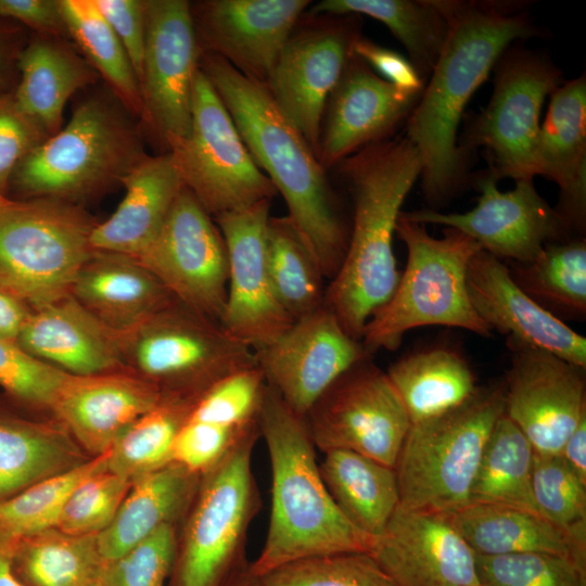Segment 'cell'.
Instances as JSON below:
<instances>
[{"label": "cell", "mask_w": 586, "mask_h": 586, "mask_svg": "<svg viewBox=\"0 0 586 586\" xmlns=\"http://www.w3.org/2000/svg\"><path fill=\"white\" fill-rule=\"evenodd\" d=\"M194 402L162 397L136 419L110 448L107 469L131 482L171 462L175 437Z\"/></svg>", "instance_id": "cell-42"}, {"label": "cell", "mask_w": 586, "mask_h": 586, "mask_svg": "<svg viewBox=\"0 0 586 586\" xmlns=\"http://www.w3.org/2000/svg\"><path fill=\"white\" fill-rule=\"evenodd\" d=\"M421 93L396 88L353 53L326 104L320 165L328 171L360 149L391 138Z\"/></svg>", "instance_id": "cell-23"}, {"label": "cell", "mask_w": 586, "mask_h": 586, "mask_svg": "<svg viewBox=\"0 0 586 586\" xmlns=\"http://www.w3.org/2000/svg\"><path fill=\"white\" fill-rule=\"evenodd\" d=\"M266 258L275 294L293 320L324 304L323 273L288 216H270Z\"/></svg>", "instance_id": "cell-41"}, {"label": "cell", "mask_w": 586, "mask_h": 586, "mask_svg": "<svg viewBox=\"0 0 586 586\" xmlns=\"http://www.w3.org/2000/svg\"><path fill=\"white\" fill-rule=\"evenodd\" d=\"M359 15L300 18L264 85L318 158L327 101L360 37Z\"/></svg>", "instance_id": "cell-14"}, {"label": "cell", "mask_w": 586, "mask_h": 586, "mask_svg": "<svg viewBox=\"0 0 586 586\" xmlns=\"http://www.w3.org/2000/svg\"><path fill=\"white\" fill-rule=\"evenodd\" d=\"M259 429L244 435L211 470L177 533L171 586H226L249 562L245 544L260 508L252 470Z\"/></svg>", "instance_id": "cell-8"}, {"label": "cell", "mask_w": 586, "mask_h": 586, "mask_svg": "<svg viewBox=\"0 0 586 586\" xmlns=\"http://www.w3.org/2000/svg\"><path fill=\"white\" fill-rule=\"evenodd\" d=\"M395 233L406 245L407 263L394 293L364 329L360 342L366 352L394 351L407 331L426 326L489 336L492 330L474 310L467 288L468 266L482 250L480 244L453 228L433 238L423 225L400 214Z\"/></svg>", "instance_id": "cell-6"}, {"label": "cell", "mask_w": 586, "mask_h": 586, "mask_svg": "<svg viewBox=\"0 0 586 586\" xmlns=\"http://www.w3.org/2000/svg\"><path fill=\"white\" fill-rule=\"evenodd\" d=\"M17 67L14 98L49 136L61 129L63 111L72 95L100 79L76 46L62 37L33 34Z\"/></svg>", "instance_id": "cell-30"}, {"label": "cell", "mask_w": 586, "mask_h": 586, "mask_svg": "<svg viewBox=\"0 0 586 586\" xmlns=\"http://www.w3.org/2000/svg\"><path fill=\"white\" fill-rule=\"evenodd\" d=\"M467 288L474 310L491 330L586 369L585 336L523 292L501 259L480 250L468 266Z\"/></svg>", "instance_id": "cell-24"}, {"label": "cell", "mask_w": 586, "mask_h": 586, "mask_svg": "<svg viewBox=\"0 0 586 586\" xmlns=\"http://www.w3.org/2000/svg\"><path fill=\"white\" fill-rule=\"evenodd\" d=\"M333 168L348 186L354 216L343 263L326 288L324 305L360 341L371 316L397 286L400 273L393 235L422 165L417 149L399 136L369 144Z\"/></svg>", "instance_id": "cell-3"}, {"label": "cell", "mask_w": 586, "mask_h": 586, "mask_svg": "<svg viewBox=\"0 0 586 586\" xmlns=\"http://www.w3.org/2000/svg\"><path fill=\"white\" fill-rule=\"evenodd\" d=\"M538 175L560 188L556 208L569 230H582L586 218V79L581 75L551 93L539 128Z\"/></svg>", "instance_id": "cell-27"}, {"label": "cell", "mask_w": 586, "mask_h": 586, "mask_svg": "<svg viewBox=\"0 0 586 586\" xmlns=\"http://www.w3.org/2000/svg\"><path fill=\"white\" fill-rule=\"evenodd\" d=\"M518 286L547 311L563 319L586 317V241L546 244L528 263H511Z\"/></svg>", "instance_id": "cell-38"}, {"label": "cell", "mask_w": 586, "mask_h": 586, "mask_svg": "<svg viewBox=\"0 0 586 586\" xmlns=\"http://www.w3.org/2000/svg\"><path fill=\"white\" fill-rule=\"evenodd\" d=\"M253 353L267 385L302 418L337 378L371 356L324 304Z\"/></svg>", "instance_id": "cell-18"}, {"label": "cell", "mask_w": 586, "mask_h": 586, "mask_svg": "<svg viewBox=\"0 0 586 586\" xmlns=\"http://www.w3.org/2000/svg\"><path fill=\"white\" fill-rule=\"evenodd\" d=\"M140 119L104 85L79 101L67 124L18 163L8 194L80 205L122 183L148 155Z\"/></svg>", "instance_id": "cell-5"}, {"label": "cell", "mask_w": 586, "mask_h": 586, "mask_svg": "<svg viewBox=\"0 0 586 586\" xmlns=\"http://www.w3.org/2000/svg\"><path fill=\"white\" fill-rule=\"evenodd\" d=\"M104 564L98 535L56 527L17 539L13 551V569L24 586H93Z\"/></svg>", "instance_id": "cell-37"}, {"label": "cell", "mask_w": 586, "mask_h": 586, "mask_svg": "<svg viewBox=\"0 0 586 586\" xmlns=\"http://www.w3.org/2000/svg\"><path fill=\"white\" fill-rule=\"evenodd\" d=\"M144 7L140 123L144 136L168 153L191 130L193 81L202 50L190 1L144 0Z\"/></svg>", "instance_id": "cell-15"}, {"label": "cell", "mask_w": 586, "mask_h": 586, "mask_svg": "<svg viewBox=\"0 0 586 586\" xmlns=\"http://www.w3.org/2000/svg\"><path fill=\"white\" fill-rule=\"evenodd\" d=\"M306 13L364 14L378 20L405 47L423 80L431 75L448 34L440 0H322Z\"/></svg>", "instance_id": "cell-36"}, {"label": "cell", "mask_w": 586, "mask_h": 586, "mask_svg": "<svg viewBox=\"0 0 586 586\" xmlns=\"http://www.w3.org/2000/svg\"><path fill=\"white\" fill-rule=\"evenodd\" d=\"M110 449L55 475L40 480L0 502V538L21 539L55 527L76 486L107 469Z\"/></svg>", "instance_id": "cell-43"}, {"label": "cell", "mask_w": 586, "mask_h": 586, "mask_svg": "<svg viewBox=\"0 0 586 586\" xmlns=\"http://www.w3.org/2000/svg\"><path fill=\"white\" fill-rule=\"evenodd\" d=\"M226 586H263V583L260 577L252 572L249 563Z\"/></svg>", "instance_id": "cell-60"}, {"label": "cell", "mask_w": 586, "mask_h": 586, "mask_svg": "<svg viewBox=\"0 0 586 586\" xmlns=\"http://www.w3.org/2000/svg\"><path fill=\"white\" fill-rule=\"evenodd\" d=\"M122 42L139 80L145 44L144 0H93Z\"/></svg>", "instance_id": "cell-53"}, {"label": "cell", "mask_w": 586, "mask_h": 586, "mask_svg": "<svg viewBox=\"0 0 586 586\" xmlns=\"http://www.w3.org/2000/svg\"><path fill=\"white\" fill-rule=\"evenodd\" d=\"M161 399L156 386L128 370L68 374L51 411L75 442L95 457Z\"/></svg>", "instance_id": "cell-25"}, {"label": "cell", "mask_w": 586, "mask_h": 586, "mask_svg": "<svg viewBox=\"0 0 586 586\" xmlns=\"http://www.w3.org/2000/svg\"><path fill=\"white\" fill-rule=\"evenodd\" d=\"M385 372L404 405L410 425L460 406L477 390L466 358L444 346L405 355Z\"/></svg>", "instance_id": "cell-34"}, {"label": "cell", "mask_w": 586, "mask_h": 586, "mask_svg": "<svg viewBox=\"0 0 586 586\" xmlns=\"http://www.w3.org/2000/svg\"><path fill=\"white\" fill-rule=\"evenodd\" d=\"M476 206L464 213H441L424 208L402 212L400 216L420 225H442L459 230L476 241L483 251L511 263H528L543 247L568 237L557 211L536 191L532 179L515 181L513 190L501 192L488 171L477 181Z\"/></svg>", "instance_id": "cell-17"}, {"label": "cell", "mask_w": 586, "mask_h": 586, "mask_svg": "<svg viewBox=\"0 0 586 586\" xmlns=\"http://www.w3.org/2000/svg\"><path fill=\"white\" fill-rule=\"evenodd\" d=\"M131 481L109 469L82 480L68 497L55 527L71 535H98L113 521Z\"/></svg>", "instance_id": "cell-47"}, {"label": "cell", "mask_w": 586, "mask_h": 586, "mask_svg": "<svg viewBox=\"0 0 586 586\" xmlns=\"http://www.w3.org/2000/svg\"><path fill=\"white\" fill-rule=\"evenodd\" d=\"M97 224L81 205L9 198L0 208V286L31 309L68 295L95 250L91 234Z\"/></svg>", "instance_id": "cell-9"}, {"label": "cell", "mask_w": 586, "mask_h": 586, "mask_svg": "<svg viewBox=\"0 0 586 586\" xmlns=\"http://www.w3.org/2000/svg\"><path fill=\"white\" fill-rule=\"evenodd\" d=\"M534 455L527 437L504 412L484 447L469 504L504 505L539 513L532 493Z\"/></svg>", "instance_id": "cell-39"}, {"label": "cell", "mask_w": 586, "mask_h": 586, "mask_svg": "<svg viewBox=\"0 0 586 586\" xmlns=\"http://www.w3.org/2000/svg\"><path fill=\"white\" fill-rule=\"evenodd\" d=\"M309 0H200L190 2L201 50L265 85Z\"/></svg>", "instance_id": "cell-21"}, {"label": "cell", "mask_w": 586, "mask_h": 586, "mask_svg": "<svg viewBox=\"0 0 586 586\" xmlns=\"http://www.w3.org/2000/svg\"><path fill=\"white\" fill-rule=\"evenodd\" d=\"M256 429L258 424L240 429L188 416L175 437L171 462L202 475L216 466L244 435Z\"/></svg>", "instance_id": "cell-51"}, {"label": "cell", "mask_w": 586, "mask_h": 586, "mask_svg": "<svg viewBox=\"0 0 586 586\" xmlns=\"http://www.w3.org/2000/svg\"><path fill=\"white\" fill-rule=\"evenodd\" d=\"M201 475L170 462L132 481L113 521L100 534L104 563L114 561L166 524L184 517Z\"/></svg>", "instance_id": "cell-31"}, {"label": "cell", "mask_w": 586, "mask_h": 586, "mask_svg": "<svg viewBox=\"0 0 586 586\" xmlns=\"http://www.w3.org/2000/svg\"><path fill=\"white\" fill-rule=\"evenodd\" d=\"M259 577L263 586H399L369 552L304 558Z\"/></svg>", "instance_id": "cell-44"}, {"label": "cell", "mask_w": 586, "mask_h": 586, "mask_svg": "<svg viewBox=\"0 0 586 586\" xmlns=\"http://www.w3.org/2000/svg\"><path fill=\"white\" fill-rule=\"evenodd\" d=\"M271 470L269 524L258 576L285 563L340 552H369L373 539L340 511L321 477L304 418L266 384L258 417Z\"/></svg>", "instance_id": "cell-4"}, {"label": "cell", "mask_w": 586, "mask_h": 586, "mask_svg": "<svg viewBox=\"0 0 586 586\" xmlns=\"http://www.w3.org/2000/svg\"><path fill=\"white\" fill-rule=\"evenodd\" d=\"M168 153L183 186L213 218L278 194L200 66L193 81L190 133Z\"/></svg>", "instance_id": "cell-11"}, {"label": "cell", "mask_w": 586, "mask_h": 586, "mask_svg": "<svg viewBox=\"0 0 586 586\" xmlns=\"http://www.w3.org/2000/svg\"><path fill=\"white\" fill-rule=\"evenodd\" d=\"M69 39L105 86L140 119L139 80L116 34L93 0H59Z\"/></svg>", "instance_id": "cell-40"}, {"label": "cell", "mask_w": 586, "mask_h": 586, "mask_svg": "<svg viewBox=\"0 0 586 586\" xmlns=\"http://www.w3.org/2000/svg\"><path fill=\"white\" fill-rule=\"evenodd\" d=\"M448 517L475 555L546 552L586 565V547L537 512L475 502Z\"/></svg>", "instance_id": "cell-32"}, {"label": "cell", "mask_w": 586, "mask_h": 586, "mask_svg": "<svg viewBox=\"0 0 586 586\" xmlns=\"http://www.w3.org/2000/svg\"><path fill=\"white\" fill-rule=\"evenodd\" d=\"M33 309L0 286V337L16 342Z\"/></svg>", "instance_id": "cell-57"}, {"label": "cell", "mask_w": 586, "mask_h": 586, "mask_svg": "<svg viewBox=\"0 0 586 586\" xmlns=\"http://www.w3.org/2000/svg\"><path fill=\"white\" fill-rule=\"evenodd\" d=\"M319 462L335 505L359 531L374 539L399 506L395 469L349 450H329Z\"/></svg>", "instance_id": "cell-35"}, {"label": "cell", "mask_w": 586, "mask_h": 586, "mask_svg": "<svg viewBox=\"0 0 586 586\" xmlns=\"http://www.w3.org/2000/svg\"><path fill=\"white\" fill-rule=\"evenodd\" d=\"M16 343L30 356L72 375L125 370L120 333L71 294L33 309Z\"/></svg>", "instance_id": "cell-26"}, {"label": "cell", "mask_w": 586, "mask_h": 586, "mask_svg": "<svg viewBox=\"0 0 586 586\" xmlns=\"http://www.w3.org/2000/svg\"><path fill=\"white\" fill-rule=\"evenodd\" d=\"M304 420L317 450H349L392 468L410 428L386 372L371 356L337 378Z\"/></svg>", "instance_id": "cell-13"}, {"label": "cell", "mask_w": 586, "mask_h": 586, "mask_svg": "<svg viewBox=\"0 0 586 586\" xmlns=\"http://www.w3.org/2000/svg\"><path fill=\"white\" fill-rule=\"evenodd\" d=\"M93 586H102L99 582L97 584H94Z\"/></svg>", "instance_id": "cell-62"}, {"label": "cell", "mask_w": 586, "mask_h": 586, "mask_svg": "<svg viewBox=\"0 0 586 586\" xmlns=\"http://www.w3.org/2000/svg\"><path fill=\"white\" fill-rule=\"evenodd\" d=\"M79 448L60 422L34 420L0 405V496L82 463Z\"/></svg>", "instance_id": "cell-33"}, {"label": "cell", "mask_w": 586, "mask_h": 586, "mask_svg": "<svg viewBox=\"0 0 586 586\" xmlns=\"http://www.w3.org/2000/svg\"><path fill=\"white\" fill-rule=\"evenodd\" d=\"M200 68L233 119L252 158L285 201L286 215L324 278L339 271L349 231L327 170L266 87L224 59L202 52Z\"/></svg>", "instance_id": "cell-2"}, {"label": "cell", "mask_w": 586, "mask_h": 586, "mask_svg": "<svg viewBox=\"0 0 586 586\" xmlns=\"http://www.w3.org/2000/svg\"><path fill=\"white\" fill-rule=\"evenodd\" d=\"M8 200L9 198L0 194V208L7 203Z\"/></svg>", "instance_id": "cell-61"}, {"label": "cell", "mask_w": 586, "mask_h": 586, "mask_svg": "<svg viewBox=\"0 0 586 586\" xmlns=\"http://www.w3.org/2000/svg\"><path fill=\"white\" fill-rule=\"evenodd\" d=\"M266 384L257 365L229 374L196 400L189 417L240 429L256 425Z\"/></svg>", "instance_id": "cell-48"}, {"label": "cell", "mask_w": 586, "mask_h": 586, "mask_svg": "<svg viewBox=\"0 0 586 586\" xmlns=\"http://www.w3.org/2000/svg\"><path fill=\"white\" fill-rule=\"evenodd\" d=\"M532 493L538 512L586 547V484L560 455H534Z\"/></svg>", "instance_id": "cell-45"}, {"label": "cell", "mask_w": 586, "mask_h": 586, "mask_svg": "<svg viewBox=\"0 0 586 586\" xmlns=\"http://www.w3.org/2000/svg\"><path fill=\"white\" fill-rule=\"evenodd\" d=\"M559 455L571 472L586 484V418L566 438Z\"/></svg>", "instance_id": "cell-58"}, {"label": "cell", "mask_w": 586, "mask_h": 586, "mask_svg": "<svg viewBox=\"0 0 586 586\" xmlns=\"http://www.w3.org/2000/svg\"><path fill=\"white\" fill-rule=\"evenodd\" d=\"M505 412L504 382L477 387L460 406L411 424L395 463L399 507L450 514L469 504L489 434Z\"/></svg>", "instance_id": "cell-7"}, {"label": "cell", "mask_w": 586, "mask_h": 586, "mask_svg": "<svg viewBox=\"0 0 586 586\" xmlns=\"http://www.w3.org/2000/svg\"><path fill=\"white\" fill-rule=\"evenodd\" d=\"M69 294L109 328L126 332L176 298L136 257L94 250Z\"/></svg>", "instance_id": "cell-28"}, {"label": "cell", "mask_w": 586, "mask_h": 586, "mask_svg": "<svg viewBox=\"0 0 586 586\" xmlns=\"http://www.w3.org/2000/svg\"><path fill=\"white\" fill-rule=\"evenodd\" d=\"M13 92L0 95V194L4 196L18 163L50 137L18 105Z\"/></svg>", "instance_id": "cell-52"}, {"label": "cell", "mask_w": 586, "mask_h": 586, "mask_svg": "<svg viewBox=\"0 0 586 586\" xmlns=\"http://www.w3.org/2000/svg\"><path fill=\"white\" fill-rule=\"evenodd\" d=\"M495 72L491 100L469 127L462 148L485 149L489 173L497 181L505 177L533 180L538 175L540 111L560 85L561 72L547 56L511 47L497 61Z\"/></svg>", "instance_id": "cell-12"}, {"label": "cell", "mask_w": 586, "mask_h": 586, "mask_svg": "<svg viewBox=\"0 0 586 586\" xmlns=\"http://www.w3.org/2000/svg\"><path fill=\"white\" fill-rule=\"evenodd\" d=\"M67 375L30 356L16 342L0 337V386L18 404L51 410Z\"/></svg>", "instance_id": "cell-50"}, {"label": "cell", "mask_w": 586, "mask_h": 586, "mask_svg": "<svg viewBox=\"0 0 586 586\" xmlns=\"http://www.w3.org/2000/svg\"><path fill=\"white\" fill-rule=\"evenodd\" d=\"M180 303L219 323L227 300V247L214 218L184 186L152 244L136 257Z\"/></svg>", "instance_id": "cell-16"}, {"label": "cell", "mask_w": 586, "mask_h": 586, "mask_svg": "<svg viewBox=\"0 0 586 586\" xmlns=\"http://www.w3.org/2000/svg\"><path fill=\"white\" fill-rule=\"evenodd\" d=\"M125 195L115 212L98 222L93 249L139 257L155 240L183 183L170 153L146 155L123 180Z\"/></svg>", "instance_id": "cell-29"}, {"label": "cell", "mask_w": 586, "mask_h": 586, "mask_svg": "<svg viewBox=\"0 0 586 586\" xmlns=\"http://www.w3.org/2000/svg\"><path fill=\"white\" fill-rule=\"evenodd\" d=\"M270 200L214 218L224 238L229 263L222 329L252 349L265 345L292 323L270 281L266 238Z\"/></svg>", "instance_id": "cell-20"}, {"label": "cell", "mask_w": 586, "mask_h": 586, "mask_svg": "<svg viewBox=\"0 0 586 586\" xmlns=\"http://www.w3.org/2000/svg\"><path fill=\"white\" fill-rule=\"evenodd\" d=\"M353 53L396 88L411 93L423 91V78L411 62L400 53L361 36L355 41Z\"/></svg>", "instance_id": "cell-54"}, {"label": "cell", "mask_w": 586, "mask_h": 586, "mask_svg": "<svg viewBox=\"0 0 586 586\" xmlns=\"http://www.w3.org/2000/svg\"><path fill=\"white\" fill-rule=\"evenodd\" d=\"M27 40L23 26L0 18V95L16 88L18 59Z\"/></svg>", "instance_id": "cell-56"}, {"label": "cell", "mask_w": 586, "mask_h": 586, "mask_svg": "<svg viewBox=\"0 0 586 586\" xmlns=\"http://www.w3.org/2000/svg\"><path fill=\"white\" fill-rule=\"evenodd\" d=\"M0 18L27 27L36 35L69 39L59 0H0Z\"/></svg>", "instance_id": "cell-55"}, {"label": "cell", "mask_w": 586, "mask_h": 586, "mask_svg": "<svg viewBox=\"0 0 586 586\" xmlns=\"http://www.w3.org/2000/svg\"><path fill=\"white\" fill-rule=\"evenodd\" d=\"M369 553L399 586H481L476 555L448 514L398 506Z\"/></svg>", "instance_id": "cell-22"}, {"label": "cell", "mask_w": 586, "mask_h": 586, "mask_svg": "<svg viewBox=\"0 0 586 586\" xmlns=\"http://www.w3.org/2000/svg\"><path fill=\"white\" fill-rule=\"evenodd\" d=\"M448 34L428 84L406 120L405 137L417 149L421 187L433 206L461 186L467 154L458 127L473 93L514 40L536 28L521 5L496 1H442Z\"/></svg>", "instance_id": "cell-1"}, {"label": "cell", "mask_w": 586, "mask_h": 586, "mask_svg": "<svg viewBox=\"0 0 586 586\" xmlns=\"http://www.w3.org/2000/svg\"><path fill=\"white\" fill-rule=\"evenodd\" d=\"M511 352L505 385V413L534 451L559 455L586 418L585 369L533 346L507 340Z\"/></svg>", "instance_id": "cell-19"}, {"label": "cell", "mask_w": 586, "mask_h": 586, "mask_svg": "<svg viewBox=\"0 0 586 586\" xmlns=\"http://www.w3.org/2000/svg\"><path fill=\"white\" fill-rule=\"evenodd\" d=\"M14 539L0 538V586H24L13 569Z\"/></svg>", "instance_id": "cell-59"}, {"label": "cell", "mask_w": 586, "mask_h": 586, "mask_svg": "<svg viewBox=\"0 0 586 586\" xmlns=\"http://www.w3.org/2000/svg\"><path fill=\"white\" fill-rule=\"evenodd\" d=\"M481 586H586V565L553 553L476 555Z\"/></svg>", "instance_id": "cell-46"}, {"label": "cell", "mask_w": 586, "mask_h": 586, "mask_svg": "<svg viewBox=\"0 0 586 586\" xmlns=\"http://www.w3.org/2000/svg\"><path fill=\"white\" fill-rule=\"evenodd\" d=\"M177 525L166 524L119 558L105 563L102 586H166L177 549Z\"/></svg>", "instance_id": "cell-49"}, {"label": "cell", "mask_w": 586, "mask_h": 586, "mask_svg": "<svg viewBox=\"0 0 586 586\" xmlns=\"http://www.w3.org/2000/svg\"><path fill=\"white\" fill-rule=\"evenodd\" d=\"M120 351L125 370L162 397L194 403L221 379L256 365L251 347L177 300L122 332Z\"/></svg>", "instance_id": "cell-10"}]
</instances>
